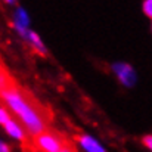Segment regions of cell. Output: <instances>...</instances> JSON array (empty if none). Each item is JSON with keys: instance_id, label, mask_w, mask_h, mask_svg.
I'll return each mask as SVG.
<instances>
[{"instance_id": "cell-1", "label": "cell", "mask_w": 152, "mask_h": 152, "mask_svg": "<svg viewBox=\"0 0 152 152\" xmlns=\"http://www.w3.org/2000/svg\"><path fill=\"white\" fill-rule=\"evenodd\" d=\"M1 101L33 139L49 129L52 111L21 86L4 65H1Z\"/></svg>"}, {"instance_id": "cell-2", "label": "cell", "mask_w": 152, "mask_h": 152, "mask_svg": "<svg viewBox=\"0 0 152 152\" xmlns=\"http://www.w3.org/2000/svg\"><path fill=\"white\" fill-rule=\"evenodd\" d=\"M66 137H64L59 132L50 127L34 137V143L39 152H61Z\"/></svg>"}, {"instance_id": "cell-3", "label": "cell", "mask_w": 152, "mask_h": 152, "mask_svg": "<svg viewBox=\"0 0 152 152\" xmlns=\"http://www.w3.org/2000/svg\"><path fill=\"white\" fill-rule=\"evenodd\" d=\"M114 69H115V72L118 74L120 80H121L126 86H132V84L134 83L136 75H134V72H133V69H132V66H130V65L117 64V65L114 66Z\"/></svg>"}, {"instance_id": "cell-4", "label": "cell", "mask_w": 152, "mask_h": 152, "mask_svg": "<svg viewBox=\"0 0 152 152\" xmlns=\"http://www.w3.org/2000/svg\"><path fill=\"white\" fill-rule=\"evenodd\" d=\"M75 139L87 152H105V149L90 136H77Z\"/></svg>"}, {"instance_id": "cell-5", "label": "cell", "mask_w": 152, "mask_h": 152, "mask_svg": "<svg viewBox=\"0 0 152 152\" xmlns=\"http://www.w3.org/2000/svg\"><path fill=\"white\" fill-rule=\"evenodd\" d=\"M28 39H30V40L33 42V46H34V49H36V50L39 52L40 55H43V56H45V53H46V49H45L43 43L40 42L39 36H37L36 33H33V31H31V33L28 34Z\"/></svg>"}, {"instance_id": "cell-6", "label": "cell", "mask_w": 152, "mask_h": 152, "mask_svg": "<svg viewBox=\"0 0 152 152\" xmlns=\"http://www.w3.org/2000/svg\"><path fill=\"white\" fill-rule=\"evenodd\" d=\"M27 24H28V18H27L25 12H24L22 9H19V10L16 12V25L27 27Z\"/></svg>"}, {"instance_id": "cell-7", "label": "cell", "mask_w": 152, "mask_h": 152, "mask_svg": "<svg viewBox=\"0 0 152 152\" xmlns=\"http://www.w3.org/2000/svg\"><path fill=\"white\" fill-rule=\"evenodd\" d=\"M12 120V117H10V112L9 111H6V108L3 106L1 109H0V121H1V126H4L6 123H9Z\"/></svg>"}, {"instance_id": "cell-8", "label": "cell", "mask_w": 152, "mask_h": 152, "mask_svg": "<svg viewBox=\"0 0 152 152\" xmlns=\"http://www.w3.org/2000/svg\"><path fill=\"white\" fill-rule=\"evenodd\" d=\"M61 152H77V148H75V145L71 142V140H65V143H64V148H62V151Z\"/></svg>"}, {"instance_id": "cell-9", "label": "cell", "mask_w": 152, "mask_h": 152, "mask_svg": "<svg viewBox=\"0 0 152 152\" xmlns=\"http://www.w3.org/2000/svg\"><path fill=\"white\" fill-rule=\"evenodd\" d=\"M143 12L146 13V16L152 18V0H146L143 3Z\"/></svg>"}, {"instance_id": "cell-10", "label": "cell", "mask_w": 152, "mask_h": 152, "mask_svg": "<svg viewBox=\"0 0 152 152\" xmlns=\"http://www.w3.org/2000/svg\"><path fill=\"white\" fill-rule=\"evenodd\" d=\"M142 143H143L148 149H151V151H152V134H149V136H145V137L142 139Z\"/></svg>"}, {"instance_id": "cell-11", "label": "cell", "mask_w": 152, "mask_h": 152, "mask_svg": "<svg viewBox=\"0 0 152 152\" xmlns=\"http://www.w3.org/2000/svg\"><path fill=\"white\" fill-rule=\"evenodd\" d=\"M0 149H1L0 152H10V149H9V146H7L6 143H1V145H0Z\"/></svg>"}]
</instances>
